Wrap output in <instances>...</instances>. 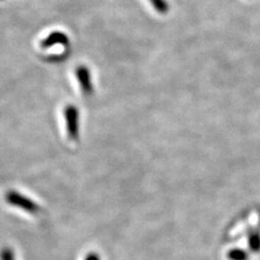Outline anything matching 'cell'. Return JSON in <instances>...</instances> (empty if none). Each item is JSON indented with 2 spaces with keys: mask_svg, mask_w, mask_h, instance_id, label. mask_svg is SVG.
Listing matches in <instances>:
<instances>
[{
  "mask_svg": "<svg viewBox=\"0 0 260 260\" xmlns=\"http://www.w3.org/2000/svg\"><path fill=\"white\" fill-rule=\"evenodd\" d=\"M6 202L8 204L19 207L30 214H36L39 211V206L37 203L31 201L29 198L25 197V195L13 190L8 191L6 193Z\"/></svg>",
  "mask_w": 260,
  "mask_h": 260,
  "instance_id": "cell-1",
  "label": "cell"
},
{
  "mask_svg": "<svg viewBox=\"0 0 260 260\" xmlns=\"http://www.w3.org/2000/svg\"><path fill=\"white\" fill-rule=\"evenodd\" d=\"M86 260H99V258H98L96 255L91 254V255H89V256L86 258Z\"/></svg>",
  "mask_w": 260,
  "mask_h": 260,
  "instance_id": "cell-7",
  "label": "cell"
},
{
  "mask_svg": "<svg viewBox=\"0 0 260 260\" xmlns=\"http://www.w3.org/2000/svg\"><path fill=\"white\" fill-rule=\"evenodd\" d=\"M0 260H15L13 250L9 247H5L0 250Z\"/></svg>",
  "mask_w": 260,
  "mask_h": 260,
  "instance_id": "cell-6",
  "label": "cell"
},
{
  "mask_svg": "<svg viewBox=\"0 0 260 260\" xmlns=\"http://www.w3.org/2000/svg\"><path fill=\"white\" fill-rule=\"evenodd\" d=\"M55 45H62V46H69L70 39L67 34H64L62 31H53L51 34H49L44 40L40 42V47L47 49Z\"/></svg>",
  "mask_w": 260,
  "mask_h": 260,
  "instance_id": "cell-3",
  "label": "cell"
},
{
  "mask_svg": "<svg viewBox=\"0 0 260 260\" xmlns=\"http://www.w3.org/2000/svg\"><path fill=\"white\" fill-rule=\"evenodd\" d=\"M64 116L65 121H67V129L68 134L72 138V139H76L78 136V128H79V115L78 111L75 107L73 105H69V107L65 108L64 111Z\"/></svg>",
  "mask_w": 260,
  "mask_h": 260,
  "instance_id": "cell-2",
  "label": "cell"
},
{
  "mask_svg": "<svg viewBox=\"0 0 260 260\" xmlns=\"http://www.w3.org/2000/svg\"><path fill=\"white\" fill-rule=\"evenodd\" d=\"M152 6L155 8V10L159 13H167L169 6L166 0H150Z\"/></svg>",
  "mask_w": 260,
  "mask_h": 260,
  "instance_id": "cell-5",
  "label": "cell"
},
{
  "mask_svg": "<svg viewBox=\"0 0 260 260\" xmlns=\"http://www.w3.org/2000/svg\"><path fill=\"white\" fill-rule=\"evenodd\" d=\"M76 77L79 81L81 90L86 94H90L92 92V83H91V76L90 72H89L88 68L80 65L76 69Z\"/></svg>",
  "mask_w": 260,
  "mask_h": 260,
  "instance_id": "cell-4",
  "label": "cell"
},
{
  "mask_svg": "<svg viewBox=\"0 0 260 260\" xmlns=\"http://www.w3.org/2000/svg\"><path fill=\"white\" fill-rule=\"evenodd\" d=\"M0 2H2V0H0Z\"/></svg>",
  "mask_w": 260,
  "mask_h": 260,
  "instance_id": "cell-8",
  "label": "cell"
}]
</instances>
